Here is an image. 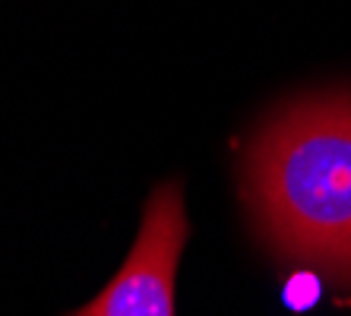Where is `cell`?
I'll return each mask as SVG.
<instances>
[{
  "instance_id": "6da1fadb",
  "label": "cell",
  "mask_w": 351,
  "mask_h": 316,
  "mask_svg": "<svg viewBox=\"0 0 351 316\" xmlns=\"http://www.w3.org/2000/svg\"><path fill=\"white\" fill-rule=\"evenodd\" d=\"M247 199L282 256L351 269V98L288 108L247 162Z\"/></svg>"
},
{
  "instance_id": "7a4b0ae2",
  "label": "cell",
  "mask_w": 351,
  "mask_h": 316,
  "mask_svg": "<svg viewBox=\"0 0 351 316\" xmlns=\"http://www.w3.org/2000/svg\"><path fill=\"white\" fill-rule=\"evenodd\" d=\"M187 241V215L178 184L158 186L143 228L114 282L73 316H174V272Z\"/></svg>"
},
{
  "instance_id": "3957f363",
  "label": "cell",
  "mask_w": 351,
  "mask_h": 316,
  "mask_svg": "<svg viewBox=\"0 0 351 316\" xmlns=\"http://www.w3.org/2000/svg\"><path fill=\"white\" fill-rule=\"evenodd\" d=\"M323 300V278L313 269H298L288 276V282L282 284V304L291 313H307Z\"/></svg>"
}]
</instances>
